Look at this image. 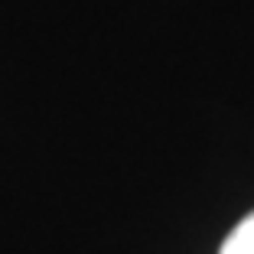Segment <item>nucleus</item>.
<instances>
[{"mask_svg": "<svg viewBox=\"0 0 254 254\" xmlns=\"http://www.w3.org/2000/svg\"><path fill=\"white\" fill-rule=\"evenodd\" d=\"M222 254H254V215H248L245 222L225 238Z\"/></svg>", "mask_w": 254, "mask_h": 254, "instance_id": "1", "label": "nucleus"}]
</instances>
